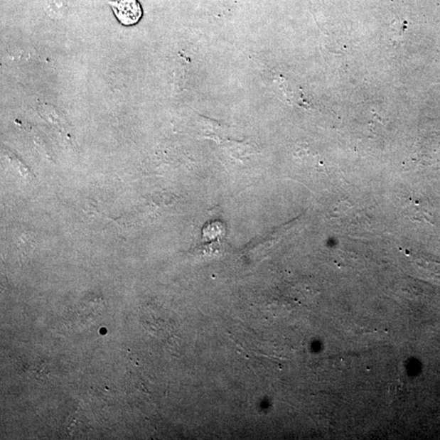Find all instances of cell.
Returning a JSON list of instances; mask_svg holds the SVG:
<instances>
[{"label": "cell", "instance_id": "obj_2", "mask_svg": "<svg viewBox=\"0 0 440 440\" xmlns=\"http://www.w3.org/2000/svg\"><path fill=\"white\" fill-rule=\"evenodd\" d=\"M404 392L405 389L403 383L398 381L392 382L388 390L389 398L392 402L402 399L404 397Z\"/></svg>", "mask_w": 440, "mask_h": 440}, {"label": "cell", "instance_id": "obj_1", "mask_svg": "<svg viewBox=\"0 0 440 440\" xmlns=\"http://www.w3.org/2000/svg\"><path fill=\"white\" fill-rule=\"evenodd\" d=\"M109 4L122 25H136L142 18L143 10L138 0H113Z\"/></svg>", "mask_w": 440, "mask_h": 440}]
</instances>
